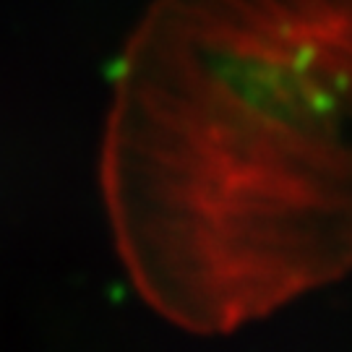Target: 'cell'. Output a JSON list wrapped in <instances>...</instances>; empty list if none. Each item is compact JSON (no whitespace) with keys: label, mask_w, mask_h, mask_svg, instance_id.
Listing matches in <instances>:
<instances>
[{"label":"cell","mask_w":352,"mask_h":352,"mask_svg":"<svg viewBox=\"0 0 352 352\" xmlns=\"http://www.w3.org/2000/svg\"><path fill=\"white\" fill-rule=\"evenodd\" d=\"M118 253L227 334L352 269V0H154L102 144Z\"/></svg>","instance_id":"cell-1"}]
</instances>
